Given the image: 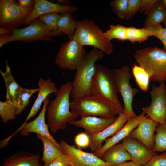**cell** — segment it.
<instances>
[{
    "instance_id": "cell-1",
    "label": "cell",
    "mask_w": 166,
    "mask_h": 166,
    "mask_svg": "<svg viewBox=\"0 0 166 166\" xmlns=\"http://www.w3.org/2000/svg\"><path fill=\"white\" fill-rule=\"evenodd\" d=\"M72 90V82L61 85L55 94V98L49 102L46 109L47 124L53 133L64 130L67 123L76 120L77 117L71 111L69 98Z\"/></svg>"
},
{
    "instance_id": "cell-2",
    "label": "cell",
    "mask_w": 166,
    "mask_h": 166,
    "mask_svg": "<svg viewBox=\"0 0 166 166\" xmlns=\"http://www.w3.org/2000/svg\"><path fill=\"white\" fill-rule=\"evenodd\" d=\"M70 109L71 112L77 116H93L107 118L116 117L124 111L123 107L117 106L92 94L72 99Z\"/></svg>"
},
{
    "instance_id": "cell-3",
    "label": "cell",
    "mask_w": 166,
    "mask_h": 166,
    "mask_svg": "<svg viewBox=\"0 0 166 166\" xmlns=\"http://www.w3.org/2000/svg\"><path fill=\"white\" fill-rule=\"evenodd\" d=\"M105 53L95 48L87 53L83 61L76 70L70 97L76 99L92 94L93 80L95 71L96 62L102 59Z\"/></svg>"
},
{
    "instance_id": "cell-4",
    "label": "cell",
    "mask_w": 166,
    "mask_h": 166,
    "mask_svg": "<svg viewBox=\"0 0 166 166\" xmlns=\"http://www.w3.org/2000/svg\"><path fill=\"white\" fill-rule=\"evenodd\" d=\"M84 46H92L107 55L113 52L112 44L104 32L91 19H86L78 21L76 31L72 36L68 37Z\"/></svg>"
},
{
    "instance_id": "cell-5",
    "label": "cell",
    "mask_w": 166,
    "mask_h": 166,
    "mask_svg": "<svg viewBox=\"0 0 166 166\" xmlns=\"http://www.w3.org/2000/svg\"><path fill=\"white\" fill-rule=\"evenodd\" d=\"M138 65L148 73L151 80L160 82L166 79V50L147 47L137 50L134 55Z\"/></svg>"
},
{
    "instance_id": "cell-6",
    "label": "cell",
    "mask_w": 166,
    "mask_h": 166,
    "mask_svg": "<svg viewBox=\"0 0 166 166\" xmlns=\"http://www.w3.org/2000/svg\"><path fill=\"white\" fill-rule=\"evenodd\" d=\"M119 92L112 71L103 65L95 64L92 94L102 98L120 107H123L118 99Z\"/></svg>"
},
{
    "instance_id": "cell-7",
    "label": "cell",
    "mask_w": 166,
    "mask_h": 166,
    "mask_svg": "<svg viewBox=\"0 0 166 166\" xmlns=\"http://www.w3.org/2000/svg\"><path fill=\"white\" fill-rule=\"evenodd\" d=\"M57 35L62 36L58 31H51L45 24L38 18L24 28L11 29L7 43L13 42H29L37 41H52Z\"/></svg>"
},
{
    "instance_id": "cell-8",
    "label": "cell",
    "mask_w": 166,
    "mask_h": 166,
    "mask_svg": "<svg viewBox=\"0 0 166 166\" xmlns=\"http://www.w3.org/2000/svg\"><path fill=\"white\" fill-rule=\"evenodd\" d=\"M87 53L83 46L74 40L69 39L60 45L55 62L62 69L76 70Z\"/></svg>"
},
{
    "instance_id": "cell-9",
    "label": "cell",
    "mask_w": 166,
    "mask_h": 166,
    "mask_svg": "<svg viewBox=\"0 0 166 166\" xmlns=\"http://www.w3.org/2000/svg\"><path fill=\"white\" fill-rule=\"evenodd\" d=\"M119 92L122 97L124 104V113L129 118L137 115L134 112L132 104L135 95L139 92L136 88L132 87L130 81L132 78L130 69L127 66L120 68H115L112 70Z\"/></svg>"
},
{
    "instance_id": "cell-10",
    "label": "cell",
    "mask_w": 166,
    "mask_h": 166,
    "mask_svg": "<svg viewBox=\"0 0 166 166\" xmlns=\"http://www.w3.org/2000/svg\"><path fill=\"white\" fill-rule=\"evenodd\" d=\"M150 105L142 109V113L160 124H166V86L164 81L158 86L153 85L150 91Z\"/></svg>"
},
{
    "instance_id": "cell-11",
    "label": "cell",
    "mask_w": 166,
    "mask_h": 166,
    "mask_svg": "<svg viewBox=\"0 0 166 166\" xmlns=\"http://www.w3.org/2000/svg\"><path fill=\"white\" fill-rule=\"evenodd\" d=\"M49 96L44 101L41 112L35 119L29 122H27L26 123L23 124L15 132L8 137L2 140V144L5 146H7L10 140L19 132L21 135L24 136H28L30 133H35L48 138L56 146L61 150L59 143L50 133L48 126L45 122V114L46 112L47 105L49 101Z\"/></svg>"
},
{
    "instance_id": "cell-12",
    "label": "cell",
    "mask_w": 166,
    "mask_h": 166,
    "mask_svg": "<svg viewBox=\"0 0 166 166\" xmlns=\"http://www.w3.org/2000/svg\"><path fill=\"white\" fill-rule=\"evenodd\" d=\"M30 14L20 6L18 1L0 0V26L10 29L26 23Z\"/></svg>"
},
{
    "instance_id": "cell-13",
    "label": "cell",
    "mask_w": 166,
    "mask_h": 166,
    "mask_svg": "<svg viewBox=\"0 0 166 166\" xmlns=\"http://www.w3.org/2000/svg\"><path fill=\"white\" fill-rule=\"evenodd\" d=\"M59 144L74 166H106L105 162L93 153L84 152L63 140H61Z\"/></svg>"
},
{
    "instance_id": "cell-14",
    "label": "cell",
    "mask_w": 166,
    "mask_h": 166,
    "mask_svg": "<svg viewBox=\"0 0 166 166\" xmlns=\"http://www.w3.org/2000/svg\"><path fill=\"white\" fill-rule=\"evenodd\" d=\"M121 141L131 156V161L137 164L144 166L157 155L156 152L149 149L138 140L129 136Z\"/></svg>"
},
{
    "instance_id": "cell-15",
    "label": "cell",
    "mask_w": 166,
    "mask_h": 166,
    "mask_svg": "<svg viewBox=\"0 0 166 166\" xmlns=\"http://www.w3.org/2000/svg\"><path fill=\"white\" fill-rule=\"evenodd\" d=\"M78 9L77 6H62L46 0H35L34 9L27 18L25 27L28 26L34 20L42 15L51 13H57L61 14H72L77 11Z\"/></svg>"
},
{
    "instance_id": "cell-16",
    "label": "cell",
    "mask_w": 166,
    "mask_h": 166,
    "mask_svg": "<svg viewBox=\"0 0 166 166\" xmlns=\"http://www.w3.org/2000/svg\"><path fill=\"white\" fill-rule=\"evenodd\" d=\"M124 113L119 114L115 121L111 125L101 132L93 135H88L90 142L89 147L92 151L100 149L103 142L108 137L113 136L117 133L125 124L129 119Z\"/></svg>"
},
{
    "instance_id": "cell-17",
    "label": "cell",
    "mask_w": 166,
    "mask_h": 166,
    "mask_svg": "<svg viewBox=\"0 0 166 166\" xmlns=\"http://www.w3.org/2000/svg\"><path fill=\"white\" fill-rule=\"evenodd\" d=\"M145 117V114L142 112L135 117L129 118L124 126L117 133L112 137L106 140L105 143L102 147L94 152L93 153L101 158L108 149L128 136L130 132L138 126Z\"/></svg>"
},
{
    "instance_id": "cell-18",
    "label": "cell",
    "mask_w": 166,
    "mask_h": 166,
    "mask_svg": "<svg viewBox=\"0 0 166 166\" xmlns=\"http://www.w3.org/2000/svg\"><path fill=\"white\" fill-rule=\"evenodd\" d=\"M158 124L145 116L128 136L138 140L148 148L152 150L154 144V133Z\"/></svg>"
},
{
    "instance_id": "cell-19",
    "label": "cell",
    "mask_w": 166,
    "mask_h": 166,
    "mask_svg": "<svg viewBox=\"0 0 166 166\" xmlns=\"http://www.w3.org/2000/svg\"><path fill=\"white\" fill-rule=\"evenodd\" d=\"M117 118L116 117L107 118L93 116H84L71 122L70 124L83 128L85 132L88 135H93L101 132L111 125Z\"/></svg>"
},
{
    "instance_id": "cell-20",
    "label": "cell",
    "mask_w": 166,
    "mask_h": 166,
    "mask_svg": "<svg viewBox=\"0 0 166 166\" xmlns=\"http://www.w3.org/2000/svg\"><path fill=\"white\" fill-rule=\"evenodd\" d=\"M37 85L38 94L37 97L23 124L26 123L28 121L37 114L40 110L42 103L49 94L52 93L55 94L58 90L55 84L50 78L45 80L40 78L39 79Z\"/></svg>"
},
{
    "instance_id": "cell-21",
    "label": "cell",
    "mask_w": 166,
    "mask_h": 166,
    "mask_svg": "<svg viewBox=\"0 0 166 166\" xmlns=\"http://www.w3.org/2000/svg\"><path fill=\"white\" fill-rule=\"evenodd\" d=\"M38 154L19 151L4 159L1 166H43Z\"/></svg>"
},
{
    "instance_id": "cell-22",
    "label": "cell",
    "mask_w": 166,
    "mask_h": 166,
    "mask_svg": "<svg viewBox=\"0 0 166 166\" xmlns=\"http://www.w3.org/2000/svg\"><path fill=\"white\" fill-rule=\"evenodd\" d=\"M5 72L0 70L6 89V93L5 97L6 101L18 107L22 87L17 83L13 77L7 60L5 61Z\"/></svg>"
},
{
    "instance_id": "cell-23",
    "label": "cell",
    "mask_w": 166,
    "mask_h": 166,
    "mask_svg": "<svg viewBox=\"0 0 166 166\" xmlns=\"http://www.w3.org/2000/svg\"><path fill=\"white\" fill-rule=\"evenodd\" d=\"M101 159L106 166H113L131 160V156L122 143L117 144L108 149Z\"/></svg>"
},
{
    "instance_id": "cell-24",
    "label": "cell",
    "mask_w": 166,
    "mask_h": 166,
    "mask_svg": "<svg viewBox=\"0 0 166 166\" xmlns=\"http://www.w3.org/2000/svg\"><path fill=\"white\" fill-rule=\"evenodd\" d=\"M147 15L144 27L161 24L166 17V6L164 0H158Z\"/></svg>"
},
{
    "instance_id": "cell-25",
    "label": "cell",
    "mask_w": 166,
    "mask_h": 166,
    "mask_svg": "<svg viewBox=\"0 0 166 166\" xmlns=\"http://www.w3.org/2000/svg\"><path fill=\"white\" fill-rule=\"evenodd\" d=\"M37 137L42 142L43 150L42 160L44 164L43 166H48L56 158L64 153L49 139L41 135L36 134Z\"/></svg>"
},
{
    "instance_id": "cell-26",
    "label": "cell",
    "mask_w": 166,
    "mask_h": 166,
    "mask_svg": "<svg viewBox=\"0 0 166 166\" xmlns=\"http://www.w3.org/2000/svg\"><path fill=\"white\" fill-rule=\"evenodd\" d=\"M78 22L73 18L72 13L61 14L57 21V31L62 35L66 34L68 37H71L75 32Z\"/></svg>"
},
{
    "instance_id": "cell-27",
    "label": "cell",
    "mask_w": 166,
    "mask_h": 166,
    "mask_svg": "<svg viewBox=\"0 0 166 166\" xmlns=\"http://www.w3.org/2000/svg\"><path fill=\"white\" fill-rule=\"evenodd\" d=\"M132 71L138 86L144 92L148 90L150 77L147 72L138 65H134Z\"/></svg>"
},
{
    "instance_id": "cell-28",
    "label": "cell",
    "mask_w": 166,
    "mask_h": 166,
    "mask_svg": "<svg viewBox=\"0 0 166 166\" xmlns=\"http://www.w3.org/2000/svg\"><path fill=\"white\" fill-rule=\"evenodd\" d=\"M127 40L133 43L136 42L141 43L147 40L149 37L152 36V33L147 28L133 26L127 27Z\"/></svg>"
},
{
    "instance_id": "cell-29",
    "label": "cell",
    "mask_w": 166,
    "mask_h": 166,
    "mask_svg": "<svg viewBox=\"0 0 166 166\" xmlns=\"http://www.w3.org/2000/svg\"><path fill=\"white\" fill-rule=\"evenodd\" d=\"M156 131L152 150L156 152L166 151V124H158Z\"/></svg>"
},
{
    "instance_id": "cell-30",
    "label": "cell",
    "mask_w": 166,
    "mask_h": 166,
    "mask_svg": "<svg viewBox=\"0 0 166 166\" xmlns=\"http://www.w3.org/2000/svg\"><path fill=\"white\" fill-rule=\"evenodd\" d=\"M127 27L121 25L109 26V29L105 32L107 38L110 41L113 39H117L120 41L127 40Z\"/></svg>"
},
{
    "instance_id": "cell-31",
    "label": "cell",
    "mask_w": 166,
    "mask_h": 166,
    "mask_svg": "<svg viewBox=\"0 0 166 166\" xmlns=\"http://www.w3.org/2000/svg\"><path fill=\"white\" fill-rule=\"evenodd\" d=\"M17 107L6 101H0V116L4 123L15 119L18 115Z\"/></svg>"
},
{
    "instance_id": "cell-32",
    "label": "cell",
    "mask_w": 166,
    "mask_h": 166,
    "mask_svg": "<svg viewBox=\"0 0 166 166\" xmlns=\"http://www.w3.org/2000/svg\"><path fill=\"white\" fill-rule=\"evenodd\" d=\"M38 91V88L28 89L22 87L18 104L17 115L21 113L29 104L31 96Z\"/></svg>"
},
{
    "instance_id": "cell-33",
    "label": "cell",
    "mask_w": 166,
    "mask_h": 166,
    "mask_svg": "<svg viewBox=\"0 0 166 166\" xmlns=\"http://www.w3.org/2000/svg\"><path fill=\"white\" fill-rule=\"evenodd\" d=\"M128 0H113L110 3L114 14L120 19H126Z\"/></svg>"
},
{
    "instance_id": "cell-34",
    "label": "cell",
    "mask_w": 166,
    "mask_h": 166,
    "mask_svg": "<svg viewBox=\"0 0 166 166\" xmlns=\"http://www.w3.org/2000/svg\"><path fill=\"white\" fill-rule=\"evenodd\" d=\"M60 14L57 13H51L42 15L37 18L45 24L49 30L56 31L57 21Z\"/></svg>"
},
{
    "instance_id": "cell-35",
    "label": "cell",
    "mask_w": 166,
    "mask_h": 166,
    "mask_svg": "<svg viewBox=\"0 0 166 166\" xmlns=\"http://www.w3.org/2000/svg\"><path fill=\"white\" fill-rule=\"evenodd\" d=\"M163 22L165 28L161 24H158L146 28L152 33V36L157 38L161 42L164 47V49L166 50V17Z\"/></svg>"
},
{
    "instance_id": "cell-36",
    "label": "cell",
    "mask_w": 166,
    "mask_h": 166,
    "mask_svg": "<svg viewBox=\"0 0 166 166\" xmlns=\"http://www.w3.org/2000/svg\"><path fill=\"white\" fill-rule=\"evenodd\" d=\"M141 2V0H128L126 20L131 19L139 11Z\"/></svg>"
},
{
    "instance_id": "cell-37",
    "label": "cell",
    "mask_w": 166,
    "mask_h": 166,
    "mask_svg": "<svg viewBox=\"0 0 166 166\" xmlns=\"http://www.w3.org/2000/svg\"><path fill=\"white\" fill-rule=\"evenodd\" d=\"M75 144L79 148L89 147L90 139L89 135L85 132L77 134L74 138Z\"/></svg>"
},
{
    "instance_id": "cell-38",
    "label": "cell",
    "mask_w": 166,
    "mask_h": 166,
    "mask_svg": "<svg viewBox=\"0 0 166 166\" xmlns=\"http://www.w3.org/2000/svg\"><path fill=\"white\" fill-rule=\"evenodd\" d=\"M144 166H166V152L157 154Z\"/></svg>"
},
{
    "instance_id": "cell-39",
    "label": "cell",
    "mask_w": 166,
    "mask_h": 166,
    "mask_svg": "<svg viewBox=\"0 0 166 166\" xmlns=\"http://www.w3.org/2000/svg\"><path fill=\"white\" fill-rule=\"evenodd\" d=\"M73 166L70 160L64 153L53 160L48 166Z\"/></svg>"
},
{
    "instance_id": "cell-40",
    "label": "cell",
    "mask_w": 166,
    "mask_h": 166,
    "mask_svg": "<svg viewBox=\"0 0 166 166\" xmlns=\"http://www.w3.org/2000/svg\"><path fill=\"white\" fill-rule=\"evenodd\" d=\"M158 0H141L139 12L147 15L152 8Z\"/></svg>"
},
{
    "instance_id": "cell-41",
    "label": "cell",
    "mask_w": 166,
    "mask_h": 166,
    "mask_svg": "<svg viewBox=\"0 0 166 166\" xmlns=\"http://www.w3.org/2000/svg\"><path fill=\"white\" fill-rule=\"evenodd\" d=\"M18 1L21 8L30 15L34 9L35 0H19Z\"/></svg>"
},
{
    "instance_id": "cell-42",
    "label": "cell",
    "mask_w": 166,
    "mask_h": 166,
    "mask_svg": "<svg viewBox=\"0 0 166 166\" xmlns=\"http://www.w3.org/2000/svg\"><path fill=\"white\" fill-rule=\"evenodd\" d=\"M10 36V34L0 35V48L5 44L7 43Z\"/></svg>"
},
{
    "instance_id": "cell-43",
    "label": "cell",
    "mask_w": 166,
    "mask_h": 166,
    "mask_svg": "<svg viewBox=\"0 0 166 166\" xmlns=\"http://www.w3.org/2000/svg\"><path fill=\"white\" fill-rule=\"evenodd\" d=\"M113 166H144L137 164L132 161L130 162H125Z\"/></svg>"
},
{
    "instance_id": "cell-44",
    "label": "cell",
    "mask_w": 166,
    "mask_h": 166,
    "mask_svg": "<svg viewBox=\"0 0 166 166\" xmlns=\"http://www.w3.org/2000/svg\"><path fill=\"white\" fill-rule=\"evenodd\" d=\"M71 1L70 0H57V3L62 6H69L71 4Z\"/></svg>"
},
{
    "instance_id": "cell-45",
    "label": "cell",
    "mask_w": 166,
    "mask_h": 166,
    "mask_svg": "<svg viewBox=\"0 0 166 166\" xmlns=\"http://www.w3.org/2000/svg\"><path fill=\"white\" fill-rule=\"evenodd\" d=\"M11 32V29L7 28L0 27V35L10 34Z\"/></svg>"
},
{
    "instance_id": "cell-46",
    "label": "cell",
    "mask_w": 166,
    "mask_h": 166,
    "mask_svg": "<svg viewBox=\"0 0 166 166\" xmlns=\"http://www.w3.org/2000/svg\"><path fill=\"white\" fill-rule=\"evenodd\" d=\"M165 5L166 6V0H164Z\"/></svg>"
},
{
    "instance_id": "cell-47",
    "label": "cell",
    "mask_w": 166,
    "mask_h": 166,
    "mask_svg": "<svg viewBox=\"0 0 166 166\" xmlns=\"http://www.w3.org/2000/svg\"><path fill=\"white\" fill-rule=\"evenodd\" d=\"M165 81H166V79H165Z\"/></svg>"
},
{
    "instance_id": "cell-48",
    "label": "cell",
    "mask_w": 166,
    "mask_h": 166,
    "mask_svg": "<svg viewBox=\"0 0 166 166\" xmlns=\"http://www.w3.org/2000/svg\"></svg>"
}]
</instances>
